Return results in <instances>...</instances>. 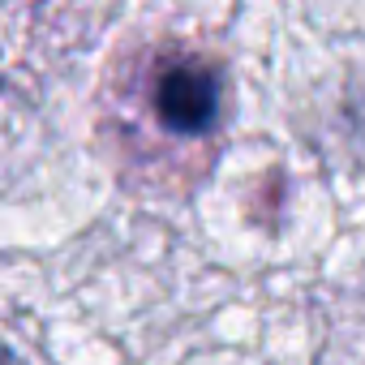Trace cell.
<instances>
[{"mask_svg":"<svg viewBox=\"0 0 365 365\" xmlns=\"http://www.w3.org/2000/svg\"><path fill=\"white\" fill-rule=\"evenodd\" d=\"M146 108L176 138H207L224 112V78L202 56H163L146 78Z\"/></svg>","mask_w":365,"mask_h":365,"instance_id":"1","label":"cell"}]
</instances>
